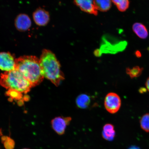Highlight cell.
Returning <instances> with one entry per match:
<instances>
[{"mask_svg":"<svg viewBox=\"0 0 149 149\" xmlns=\"http://www.w3.org/2000/svg\"><path fill=\"white\" fill-rule=\"evenodd\" d=\"M15 70H18L32 87L40 84L43 80L40 59L35 56H24L16 59Z\"/></svg>","mask_w":149,"mask_h":149,"instance_id":"obj_1","label":"cell"},{"mask_svg":"<svg viewBox=\"0 0 149 149\" xmlns=\"http://www.w3.org/2000/svg\"><path fill=\"white\" fill-rule=\"evenodd\" d=\"M40 63L44 77L49 80L56 86H58L65 79V75L55 54L50 50L44 49L40 58Z\"/></svg>","mask_w":149,"mask_h":149,"instance_id":"obj_2","label":"cell"},{"mask_svg":"<svg viewBox=\"0 0 149 149\" xmlns=\"http://www.w3.org/2000/svg\"><path fill=\"white\" fill-rule=\"evenodd\" d=\"M0 85L8 89H14L26 94L32 88L31 84L16 70L1 74Z\"/></svg>","mask_w":149,"mask_h":149,"instance_id":"obj_3","label":"cell"},{"mask_svg":"<svg viewBox=\"0 0 149 149\" xmlns=\"http://www.w3.org/2000/svg\"><path fill=\"white\" fill-rule=\"evenodd\" d=\"M104 105L108 112L114 114L117 113L120 109L121 106V98L116 93H109L105 97Z\"/></svg>","mask_w":149,"mask_h":149,"instance_id":"obj_4","label":"cell"},{"mask_svg":"<svg viewBox=\"0 0 149 149\" xmlns=\"http://www.w3.org/2000/svg\"><path fill=\"white\" fill-rule=\"evenodd\" d=\"M72 120L70 117H56L51 121L52 127L58 134L62 135L65 133L67 127L69 125Z\"/></svg>","mask_w":149,"mask_h":149,"instance_id":"obj_5","label":"cell"},{"mask_svg":"<svg viewBox=\"0 0 149 149\" xmlns=\"http://www.w3.org/2000/svg\"><path fill=\"white\" fill-rule=\"evenodd\" d=\"M15 61L13 55L9 52L0 53V70L6 72L15 70Z\"/></svg>","mask_w":149,"mask_h":149,"instance_id":"obj_6","label":"cell"},{"mask_svg":"<svg viewBox=\"0 0 149 149\" xmlns=\"http://www.w3.org/2000/svg\"><path fill=\"white\" fill-rule=\"evenodd\" d=\"M74 3L81 10L89 14L97 15L98 10L95 5L94 1L91 0H76Z\"/></svg>","mask_w":149,"mask_h":149,"instance_id":"obj_7","label":"cell"},{"mask_svg":"<svg viewBox=\"0 0 149 149\" xmlns=\"http://www.w3.org/2000/svg\"><path fill=\"white\" fill-rule=\"evenodd\" d=\"M33 18L37 25L44 26L46 25L49 21V15L44 9L38 8L33 13Z\"/></svg>","mask_w":149,"mask_h":149,"instance_id":"obj_8","label":"cell"},{"mask_svg":"<svg viewBox=\"0 0 149 149\" xmlns=\"http://www.w3.org/2000/svg\"><path fill=\"white\" fill-rule=\"evenodd\" d=\"M31 21L27 15L21 14L17 16L15 20V25L18 30L25 31L31 27Z\"/></svg>","mask_w":149,"mask_h":149,"instance_id":"obj_9","label":"cell"},{"mask_svg":"<svg viewBox=\"0 0 149 149\" xmlns=\"http://www.w3.org/2000/svg\"><path fill=\"white\" fill-rule=\"evenodd\" d=\"M91 97L86 94L79 95L76 100V103L77 107L82 109L88 108L91 105Z\"/></svg>","mask_w":149,"mask_h":149,"instance_id":"obj_10","label":"cell"},{"mask_svg":"<svg viewBox=\"0 0 149 149\" xmlns=\"http://www.w3.org/2000/svg\"><path fill=\"white\" fill-rule=\"evenodd\" d=\"M133 31L139 38L146 39L148 35V33L147 28L142 23L136 22L133 24L132 26Z\"/></svg>","mask_w":149,"mask_h":149,"instance_id":"obj_11","label":"cell"},{"mask_svg":"<svg viewBox=\"0 0 149 149\" xmlns=\"http://www.w3.org/2000/svg\"><path fill=\"white\" fill-rule=\"evenodd\" d=\"M116 132L114 127L111 124H106L103 126L102 131V137L106 140L112 141L114 139Z\"/></svg>","mask_w":149,"mask_h":149,"instance_id":"obj_12","label":"cell"},{"mask_svg":"<svg viewBox=\"0 0 149 149\" xmlns=\"http://www.w3.org/2000/svg\"><path fill=\"white\" fill-rule=\"evenodd\" d=\"M111 1L109 0L94 1V4L98 10L103 12H107L111 8Z\"/></svg>","mask_w":149,"mask_h":149,"instance_id":"obj_13","label":"cell"},{"mask_svg":"<svg viewBox=\"0 0 149 149\" xmlns=\"http://www.w3.org/2000/svg\"><path fill=\"white\" fill-rule=\"evenodd\" d=\"M144 69L139 66L134 67L132 68H127L126 69V73L130 77L133 79L138 77L142 73Z\"/></svg>","mask_w":149,"mask_h":149,"instance_id":"obj_14","label":"cell"},{"mask_svg":"<svg viewBox=\"0 0 149 149\" xmlns=\"http://www.w3.org/2000/svg\"><path fill=\"white\" fill-rule=\"evenodd\" d=\"M116 6L118 10L121 12L126 10L130 6V1L128 0H116L111 1Z\"/></svg>","mask_w":149,"mask_h":149,"instance_id":"obj_15","label":"cell"},{"mask_svg":"<svg viewBox=\"0 0 149 149\" xmlns=\"http://www.w3.org/2000/svg\"><path fill=\"white\" fill-rule=\"evenodd\" d=\"M141 127L144 131L149 132V113H146L141 117L140 120Z\"/></svg>","mask_w":149,"mask_h":149,"instance_id":"obj_16","label":"cell"},{"mask_svg":"<svg viewBox=\"0 0 149 149\" xmlns=\"http://www.w3.org/2000/svg\"><path fill=\"white\" fill-rule=\"evenodd\" d=\"M2 142L4 145L5 149H14L15 146V143L13 140L10 137L3 136L1 138Z\"/></svg>","mask_w":149,"mask_h":149,"instance_id":"obj_17","label":"cell"},{"mask_svg":"<svg viewBox=\"0 0 149 149\" xmlns=\"http://www.w3.org/2000/svg\"><path fill=\"white\" fill-rule=\"evenodd\" d=\"M6 94L7 96L10 97L11 100H20L23 96L22 93L14 89H8Z\"/></svg>","mask_w":149,"mask_h":149,"instance_id":"obj_18","label":"cell"},{"mask_svg":"<svg viewBox=\"0 0 149 149\" xmlns=\"http://www.w3.org/2000/svg\"><path fill=\"white\" fill-rule=\"evenodd\" d=\"M145 86H146L147 90L149 92V77L146 80V83H145Z\"/></svg>","mask_w":149,"mask_h":149,"instance_id":"obj_19","label":"cell"},{"mask_svg":"<svg viewBox=\"0 0 149 149\" xmlns=\"http://www.w3.org/2000/svg\"><path fill=\"white\" fill-rule=\"evenodd\" d=\"M135 55L137 58H140L141 56V52L138 50H137L135 52Z\"/></svg>","mask_w":149,"mask_h":149,"instance_id":"obj_20","label":"cell"},{"mask_svg":"<svg viewBox=\"0 0 149 149\" xmlns=\"http://www.w3.org/2000/svg\"><path fill=\"white\" fill-rule=\"evenodd\" d=\"M128 149H141L139 147L135 146H133L131 147H130L129 148H128Z\"/></svg>","mask_w":149,"mask_h":149,"instance_id":"obj_21","label":"cell"},{"mask_svg":"<svg viewBox=\"0 0 149 149\" xmlns=\"http://www.w3.org/2000/svg\"><path fill=\"white\" fill-rule=\"evenodd\" d=\"M148 50L149 52V47L148 48Z\"/></svg>","mask_w":149,"mask_h":149,"instance_id":"obj_22","label":"cell"},{"mask_svg":"<svg viewBox=\"0 0 149 149\" xmlns=\"http://www.w3.org/2000/svg\"><path fill=\"white\" fill-rule=\"evenodd\" d=\"M30 149L25 148H24V149Z\"/></svg>","mask_w":149,"mask_h":149,"instance_id":"obj_23","label":"cell"},{"mask_svg":"<svg viewBox=\"0 0 149 149\" xmlns=\"http://www.w3.org/2000/svg\"><path fill=\"white\" fill-rule=\"evenodd\" d=\"M0 149H1V148H0Z\"/></svg>","mask_w":149,"mask_h":149,"instance_id":"obj_24","label":"cell"}]
</instances>
